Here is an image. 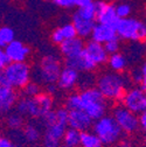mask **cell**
Wrapping results in <instances>:
<instances>
[{"label": "cell", "mask_w": 146, "mask_h": 147, "mask_svg": "<svg viewBox=\"0 0 146 147\" xmlns=\"http://www.w3.org/2000/svg\"><path fill=\"white\" fill-rule=\"evenodd\" d=\"M80 147H103V144L93 131H84L80 136Z\"/></svg>", "instance_id": "7402d4cb"}, {"label": "cell", "mask_w": 146, "mask_h": 147, "mask_svg": "<svg viewBox=\"0 0 146 147\" xmlns=\"http://www.w3.org/2000/svg\"><path fill=\"white\" fill-rule=\"evenodd\" d=\"M138 124H139V128H141L143 131L146 130V113L145 112L138 115Z\"/></svg>", "instance_id": "d590c367"}, {"label": "cell", "mask_w": 146, "mask_h": 147, "mask_svg": "<svg viewBox=\"0 0 146 147\" xmlns=\"http://www.w3.org/2000/svg\"><path fill=\"white\" fill-rule=\"evenodd\" d=\"M54 4H56L60 7H67L70 8L72 6H75V0H50Z\"/></svg>", "instance_id": "836d02e7"}, {"label": "cell", "mask_w": 146, "mask_h": 147, "mask_svg": "<svg viewBox=\"0 0 146 147\" xmlns=\"http://www.w3.org/2000/svg\"><path fill=\"white\" fill-rule=\"evenodd\" d=\"M116 15L118 19H123V18H127L131 13V6L127 4H120L117 7H115Z\"/></svg>", "instance_id": "f546056e"}, {"label": "cell", "mask_w": 146, "mask_h": 147, "mask_svg": "<svg viewBox=\"0 0 146 147\" xmlns=\"http://www.w3.org/2000/svg\"><path fill=\"white\" fill-rule=\"evenodd\" d=\"M62 62L56 55H46L40 61L38 71L35 72V82L45 85L56 84L62 69Z\"/></svg>", "instance_id": "5b68a950"}, {"label": "cell", "mask_w": 146, "mask_h": 147, "mask_svg": "<svg viewBox=\"0 0 146 147\" xmlns=\"http://www.w3.org/2000/svg\"><path fill=\"white\" fill-rule=\"evenodd\" d=\"M78 80H80V72L77 70L69 67H63L56 81V86L61 90L69 91L78 84Z\"/></svg>", "instance_id": "9a60e30c"}, {"label": "cell", "mask_w": 146, "mask_h": 147, "mask_svg": "<svg viewBox=\"0 0 146 147\" xmlns=\"http://www.w3.org/2000/svg\"><path fill=\"white\" fill-rule=\"evenodd\" d=\"M83 53L96 67L106 63L107 56H109V55L105 53V50H104L103 45L97 43V42H95L93 40L84 45Z\"/></svg>", "instance_id": "5bb4252c"}, {"label": "cell", "mask_w": 146, "mask_h": 147, "mask_svg": "<svg viewBox=\"0 0 146 147\" xmlns=\"http://www.w3.org/2000/svg\"><path fill=\"white\" fill-rule=\"evenodd\" d=\"M15 107L16 112L22 115L24 117L29 116L30 118L40 119L47 112L54 110V98L47 92H40L33 98L22 97L18 99Z\"/></svg>", "instance_id": "7a4b0ae2"}, {"label": "cell", "mask_w": 146, "mask_h": 147, "mask_svg": "<svg viewBox=\"0 0 146 147\" xmlns=\"http://www.w3.org/2000/svg\"><path fill=\"white\" fill-rule=\"evenodd\" d=\"M115 30L118 39L120 38L130 41H143L146 38L145 24L132 18L118 19L115 24Z\"/></svg>", "instance_id": "52a82bcc"}, {"label": "cell", "mask_w": 146, "mask_h": 147, "mask_svg": "<svg viewBox=\"0 0 146 147\" xmlns=\"http://www.w3.org/2000/svg\"><path fill=\"white\" fill-rule=\"evenodd\" d=\"M90 3H93V0H75V5L78 6V7H82V6H85Z\"/></svg>", "instance_id": "f35d334b"}, {"label": "cell", "mask_w": 146, "mask_h": 147, "mask_svg": "<svg viewBox=\"0 0 146 147\" xmlns=\"http://www.w3.org/2000/svg\"><path fill=\"white\" fill-rule=\"evenodd\" d=\"M94 120L82 110H69L68 113V127L74 128L78 132L89 131L93 127Z\"/></svg>", "instance_id": "8fae6325"}, {"label": "cell", "mask_w": 146, "mask_h": 147, "mask_svg": "<svg viewBox=\"0 0 146 147\" xmlns=\"http://www.w3.org/2000/svg\"><path fill=\"white\" fill-rule=\"evenodd\" d=\"M8 59L6 57V54L4 51V48L0 47V70H3L7 64H8Z\"/></svg>", "instance_id": "e575fe53"}, {"label": "cell", "mask_w": 146, "mask_h": 147, "mask_svg": "<svg viewBox=\"0 0 146 147\" xmlns=\"http://www.w3.org/2000/svg\"><path fill=\"white\" fill-rule=\"evenodd\" d=\"M103 47H104V50H105V53H106L107 55L116 54V53H118V50H119V41H118V39L111 40V41L104 43Z\"/></svg>", "instance_id": "4dcf8cb0"}, {"label": "cell", "mask_w": 146, "mask_h": 147, "mask_svg": "<svg viewBox=\"0 0 146 147\" xmlns=\"http://www.w3.org/2000/svg\"><path fill=\"white\" fill-rule=\"evenodd\" d=\"M67 128L68 124L60 120H56V123L45 127L42 138L43 147H61V141Z\"/></svg>", "instance_id": "30bf717a"}, {"label": "cell", "mask_w": 146, "mask_h": 147, "mask_svg": "<svg viewBox=\"0 0 146 147\" xmlns=\"http://www.w3.org/2000/svg\"><path fill=\"white\" fill-rule=\"evenodd\" d=\"M21 130H22V137L25 141L28 144H35L41 139V131L39 126L34 123L25 124Z\"/></svg>", "instance_id": "ffe728a7"}, {"label": "cell", "mask_w": 146, "mask_h": 147, "mask_svg": "<svg viewBox=\"0 0 146 147\" xmlns=\"http://www.w3.org/2000/svg\"><path fill=\"white\" fill-rule=\"evenodd\" d=\"M19 99L18 92L9 86L0 85V115H8Z\"/></svg>", "instance_id": "2e32d148"}, {"label": "cell", "mask_w": 146, "mask_h": 147, "mask_svg": "<svg viewBox=\"0 0 146 147\" xmlns=\"http://www.w3.org/2000/svg\"><path fill=\"white\" fill-rule=\"evenodd\" d=\"M3 70L8 86L14 90L24 89L30 82L32 70L26 62H9Z\"/></svg>", "instance_id": "8992f818"}, {"label": "cell", "mask_w": 146, "mask_h": 147, "mask_svg": "<svg viewBox=\"0 0 146 147\" xmlns=\"http://www.w3.org/2000/svg\"><path fill=\"white\" fill-rule=\"evenodd\" d=\"M4 51L6 54V57L8 59V62H26L30 49L21 41L13 40L5 46Z\"/></svg>", "instance_id": "7c38bea8"}, {"label": "cell", "mask_w": 146, "mask_h": 147, "mask_svg": "<svg viewBox=\"0 0 146 147\" xmlns=\"http://www.w3.org/2000/svg\"><path fill=\"white\" fill-rule=\"evenodd\" d=\"M0 147H24V146L13 142L12 139H9L8 137L0 136Z\"/></svg>", "instance_id": "1f68e13d"}, {"label": "cell", "mask_w": 146, "mask_h": 147, "mask_svg": "<svg viewBox=\"0 0 146 147\" xmlns=\"http://www.w3.org/2000/svg\"><path fill=\"white\" fill-rule=\"evenodd\" d=\"M112 117L122 132L125 134H133L139 130L138 115L131 112L123 105H118L114 109Z\"/></svg>", "instance_id": "ba28073f"}, {"label": "cell", "mask_w": 146, "mask_h": 147, "mask_svg": "<svg viewBox=\"0 0 146 147\" xmlns=\"http://www.w3.org/2000/svg\"><path fill=\"white\" fill-rule=\"evenodd\" d=\"M0 85L1 86H8L6 77H5V74H4V70H0Z\"/></svg>", "instance_id": "74e56055"}, {"label": "cell", "mask_w": 146, "mask_h": 147, "mask_svg": "<svg viewBox=\"0 0 146 147\" xmlns=\"http://www.w3.org/2000/svg\"><path fill=\"white\" fill-rule=\"evenodd\" d=\"M56 90H57L56 84H48V85H46V92L51 95V96L56 92Z\"/></svg>", "instance_id": "8d00e7d4"}, {"label": "cell", "mask_w": 146, "mask_h": 147, "mask_svg": "<svg viewBox=\"0 0 146 147\" xmlns=\"http://www.w3.org/2000/svg\"><path fill=\"white\" fill-rule=\"evenodd\" d=\"M80 136L81 132L68 127L63 134L61 144L63 147H80Z\"/></svg>", "instance_id": "603a6c76"}, {"label": "cell", "mask_w": 146, "mask_h": 147, "mask_svg": "<svg viewBox=\"0 0 146 147\" xmlns=\"http://www.w3.org/2000/svg\"><path fill=\"white\" fill-rule=\"evenodd\" d=\"M131 80L133 81V83L138 84V86L143 91H146V65L145 64H141V67L137 68L131 74Z\"/></svg>", "instance_id": "d4e9b609"}, {"label": "cell", "mask_w": 146, "mask_h": 147, "mask_svg": "<svg viewBox=\"0 0 146 147\" xmlns=\"http://www.w3.org/2000/svg\"><path fill=\"white\" fill-rule=\"evenodd\" d=\"M81 18L83 19H87V20H94L95 21V18H96V6H95V3H90L85 6H82V7H78V11L76 12Z\"/></svg>", "instance_id": "484cf974"}, {"label": "cell", "mask_w": 146, "mask_h": 147, "mask_svg": "<svg viewBox=\"0 0 146 147\" xmlns=\"http://www.w3.org/2000/svg\"><path fill=\"white\" fill-rule=\"evenodd\" d=\"M59 46H60L61 54L63 55L64 60H67V59H71V57H75V56H77V55H80L83 51L84 42H83L82 39H80L76 36V38H74V39L64 40Z\"/></svg>", "instance_id": "ac0fdd59"}, {"label": "cell", "mask_w": 146, "mask_h": 147, "mask_svg": "<svg viewBox=\"0 0 146 147\" xmlns=\"http://www.w3.org/2000/svg\"><path fill=\"white\" fill-rule=\"evenodd\" d=\"M60 30H61V34L63 36L64 40H69V39H74L77 36L76 34V30L72 26V24H67V25H63L62 27H60Z\"/></svg>", "instance_id": "f1b7e54d"}, {"label": "cell", "mask_w": 146, "mask_h": 147, "mask_svg": "<svg viewBox=\"0 0 146 147\" xmlns=\"http://www.w3.org/2000/svg\"><path fill=\"white\" fill-rule=\"evenodd\" d=\"M129 82V78L120 72H107L98 77L96 88L106 100L122 102Z\"/></svg>", "instance_id": "6da1fadb"}, {"label": "cell", "mask_w": 146, "mask_h": 147, "mask_svg": "<svg viewBox=\"0 0 146 147\" xmlns=\"http://www.w3.org/2000/svg\"><path fill=\"white\" fill-rule=\"evenodd\" d=\"M93 132L99 138L103 146H112L123 138V132L112 116L105 115L93 124Z\"/></svg>", "instance_id": "277c9868"}, {"label": "cell", "mask_w": 146, "mask_h": 147, "mask_svg": "<svg viewBox=\"0 0 146 147\" xmlns=\"http://www.w3.org/2000/svg\"><path fill=\"white\" fill-rule=\"evenodd\" d=\"M40 92H42L41 85L36 82H29L24 89H22V94L24 97H28V98H33L35 96H38Z\"/></svg>", "instance_id": "4316f807"}, {"label": "cell", "mask_w": 146, "mask_h": 147, "mask_svg": "<svg viewBox=\"0 0 146 147\" xmlns=\"http://www.w3.org/2000/svg\"><path fill=\"white\" fill-rule=\"evenodd\" d=\"M90 36H91V40L93 41L101 43V45H104L111 40L118 39L116 30H115V26L102 25V24H95Z\"/></svg>", "instance_id": "e0dca14e"}, {"label": "cell", "mask_w": 146, "mask_h": 147, "mask_svg": "<svg viewBox=\"0 0 146 147\" xmlns=\"http://www.w3.org/2000/svg\"><path fill=\"white\" fill-rule=\"evenodd\" d=\"M80 96V110L84 111L94 121L102 118L107 112V100L103 97L96 86L83 89Z\"/></svg>", "instance_id": "3957f363"}, {"label": "cell", "mask_w": 146, "mask_h": 147, "mask_svg": "<svg viewBox=\"0 0 146 147\" xmlns=\"http://www.w3.org/2000/svg\"><path fill=\"white\" fill-rule=\"evenodd\" d=\"M14 30L9 27H1L0 28V47H5L9 42L14 40Z\"/></svg>", "instance_id": "83f0119b"}, {"label": "cell", "mask_w": 146, "mask_h": 147, "mask_svg": "<svg viewBox=\"0 0 146 147\" xmlns=\"http://www.w3.org/2000/svg\"><path fill=\"white\" fill-rule=\"evenodd\" d=\"M51 40H53V42L55 43V45H60V43H62V42L64 41L63 36H62V34H61L60 28H56L55 30L53 32V34H51Z\"/></svg>", "instance_id": "d6a6232c"}, {"label": "cell", "mask_w": 146, "mask_h": 147, "mask_svg": "<svg viewBox=\"0 0 146 147\" xmlns=\"http://www.w3.org/2000/svg\"><path fill=\"white\" fill-rule=\"evenodd\" d=\"M116 147H131V144L129 141H126V140H122L118 142V145Z\"/></svg>", "instance_id": "ab89813d"}, {"label": "cell", "mask_w": 146, "mask_h": 147, "mask_svg": "<svg viewBox=\"0 0 146 147\" xmlns=\"http://www.w3.org/2000/svg\"><path fill=\"white\" fill-rule=\"evenodd\" d=\"M123 106L136 115L146 111V94L139 86L127 88L122 99Z\"/></svg>", "instance_id": "9c48e42d"}, {"label": "cell", "mask_w": 146, "mask_h": 147, "mask_svg": "<svg viewBox=\"0 0 146 147\" xmlns=\"http://www.w3.org/2000/svg\"><path fill=\"white\" fill-rule=\"evenodd\" d=\"M6 124L13 131H19L25 125V118L18 112H12L6 117Z\"/></svg>", "instance_id": "cb8c5ba5"}, {"label": "cell", "mask_w": 146, "mask_h": 147, "mask_svg": "<svg viewBox=\"0 0 146 147\" xmlns=\"http://www.w3.org/2000/svg\"><path fill=\"white\" fill-rule=\"evenodd\" d=\"M106 62H107L109 67H110V69L115 72H123L127 65V61H126L125 56L119 53L109 55Z\"/></svg>", "instance_id": "44dd1931"}, {"label": "cell", "mask_w": 146, "mask_h": 147, "mask_svg": "<svg viewBox=\"0 0 146 147\" xmlns=\"http://www.w3.org/2000/svg\"><path fill=\"white\" fill-rule=\"evenodd\" d=\"M72 26H74L76 34H77V38L80 39H85L89 38L91 35V32L94 29L95 26V21L94 20H87L81 18L77 13H75L72 15Z\"/></svg>", "instance_id": "d6986e66"}, {"label": "cell", "mask_w": 146, "mask_h": 147, "mask_svg": "<svg viewBox=\"0 0 146 147\" xmlns=\"http://www.w3.org/2000/svg\"><path fill=\"white\" fill-rule=\"evenodd\" d=\"M96 6V18L95 20H97L98 24L102 25H110L115 26L116 21L118 20V18L116 15V11L114 5L107 4L104 1H98L95 3Z\"/></svg>", "instance_id": "4fadbf2b"}]
</instances>
